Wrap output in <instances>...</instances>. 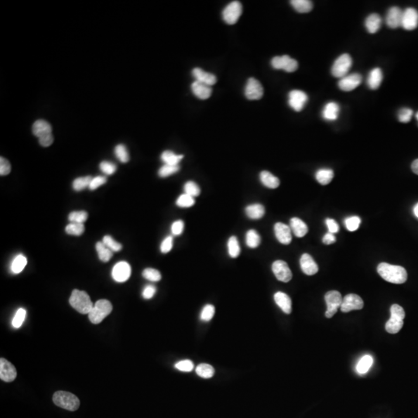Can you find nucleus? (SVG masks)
<instances>
[{
  "mask_svg": "<svg viewBox=\"0 0 418 418\" xmlns=\"http://www.w3.org/2000/svg\"><path fill=\"white\" fill-rule=\"evenodd\" d=\"M364 8L358 1H350L344 5L333 17V27L340 36L349 37L355 35L362 25Z\"/></svg>",
  "mask_w": 418,
  "mask_h": 418,
  "instance_id": "1",
  "label": "nucleus"
},
{
  "mask_svg": "<svg viewBox=\"0 0 418 418\" xmlns=\"http://www.w3.org/2000/svg\"><path fill=\"white\" fill-rule=\"evenodd\" d=\"M395 131L383 117H373L367 131V143L374 150H388L395 143Z\"/></svg>",
  "mask_w": 418,
  "mask_h": 418,
  "instance_id": "2",
  "label": "nucleus"
},
{
  "mask_svg": "<svg viewBox=\"0 0 418 418\" xmlns=\"http://www.w3.org/2000/svg\"><path fill=\"white\" fill-rule=\"evenodd\" d=\"M288 113L293 117V121L299 124H305L308 127L317 128L322 127L326 122V117L319 110H312L306 106L299 101H293L288 106Z\"/></svg>",
  "mask_w": 418,
  "mask_h": 418,
  "instance_id": "3",
  "label": "nucleus"
},
{
  "mask_svg": "<svg viewBox=\"0 0 418 418\" xmlns=\"http://www.w3.org/2000/svg\"><path fill=\"white\" fill-rule=\"evenodd\" d=\"M287 135L290 141L300 149H310L315 147L319 134L314 128L308 127L299 122H291L288 124Z\"/></svg>",
  "mask_w": 418,
  "mask_h": 418,
  "instance_id": "4",
  "label": "nucleus"
},
{
  "mask_svg": "<svg viewBox=\"0 0 418 418\" xmlns=\"http://www.w3.org/2000/svg\"><path fill=\"white\" fill-rule=\"evenodd\" d=\"M197 412V401L191 393L181 392L171 399L167 414L170 418H193Z\"/></svg>",
  "mask_w": 418,
  "mask_h": 418,
  "instance_id": "5",
  "label": "nucleus"
},
{
  "mask_svg": "<svg viewBox=\"0 0 418 418\" xmlns=\"http://www.w3.org/2000/svg\"><path fill=\"white\" fill-rule=\"evenodd\" d=\"M49 200L58 208L62 206L78 201V191L75 185L65 179H57L50 185Z\"/></svg>",
  "mask_w": 418,
  "mask_h": 418,
  "instance_id": "6",
  "label": "nucleus"
},
{
  "mask_svg": "<svg viewBox=\"0 0 418 418\" xmlns=\"http://www.w3.org/2000/svg\"><path fill=\"white\" fill-rule=\"evenodd\" d=\"M371 326L376 329L386 330L395 326L397 322L396 309L392 306H378L367 314Z\"/></svg>",
  "mask_w": 418,
  "mask_h": 418,
  "instance_id": "7",
  "label": "nucleus"
},
{
  "mask_svg": "<svg viewBox=\"0 0 418 418\" xmlns=\"http://www.w3.org/2000/svg\"><path fill=\"white\" fill-rule=\"evenodd\" d=\"M390 269L392 274L402 283L412 284L418 281L417 266L408 262L407 259L401 256H395L390 259Z\"/></svg>",
  "mask_w": 418,
  "mask_h": 418,
  "instance_id": "8",
  "label": "nucleus"
},
{
  "mask_svg": "<svg viewBox=\"0 0 418 418\" xmlns=\"http://www.w3.org/2000/svg\"><path fill=\"white\" fill-rule=\"evenodd\" d=\"M276 237V233L273 231H262L256 226L245 227L242 231V240L246 246L251 248L265 249L269 244V242Z\"/></svg>",
  "mask_w": 418,
  "mask_h": 418,
  "instance_id": "9",
  "label": "nucleus"
},
{
  "mask_svg": "<svg viewBox=\"0 0 418 418\" xmlns=\"http://www.w3.org/2000/svg\"><path fill=\"white\" fill-rule=\"evenodd\" d=\"M143 373L146 376L149 390L153 393H163L170 383V378L165 376L163 372H160L153 362H147L143 367Z\"/></svg>",
  "mask_w": 418,
  "mask_h": 418,
  "instance_id": "10",
  "label": "nucleus"
},
{
  "mask_svg": "<svg viewBox=\"0 0 418 418\" xmlns=\"http://www.w3.org/2000/svg\"><path fill=\"white\" fill-rule=\"evenodd\" d=\"M392 357L386 347L381 344H376L369 349V365L372 371L383 373L390 369Z\"/></svg>",
  "mask_w": 418,
  "mask_h": 418,
  "instance_id": "11",
  "label": "nucleus"
},
{
  "mask_svg": "<svg viewBox=\"0 0 418 418\" xmlns=\"http://www.w3.org/2000/svg\"><path fill=\"white\" fill-rule=\"evenodd\" d=\"M340 369H342V379L345 386L355 387L358 385L362 373L355 356L351 353L345 356L342 360Z\"/></svg>",
  "mask_w": 418,
  "mask_h": 418,
  "instance_id": "12",
  "label": "nucleus"
},
{
  "mask_svg": "<svg viewBox=\"0 0 418 418\" xmlns=\"http://www.w3.org/2000/svg\"><path fill=\"white\" fill-rule=\"evenodd\" d=\"M41 395L40 387L33 381L25 383L17 396V407L20 410H29L35 406Z\"/></svg>",
  "mask_w": 418,
  "mask_h": 418,
  "instance_id": "13",
  "label": "nucleus"
},
{
  "mask_svg": "<svg viewBox=\"0 0 418 418\" xmlns=\"http://www.w3.org/2000/svg\"><path fill=\"white\" fill-rule=\"evenodd\" d=\"M138 266L136 264L129 265H121L114 267L110 272V283L114 287H120L127 284L131 281H134L135 273L137 271Z\"/></svg>",
  "mask_w": 418,
  "mask_h": 418,
  "instance_id": "14",
  "label": "nucleus"
},
{
  "mask_svg": "<svg viewBox=\"0 0 418 418\" xmlns=\"http://www.w3.org/2000/svg\"><path fill=\"white\" fill-rule=\"evenodd\" d=\"M98 346L103 352L107 353H121L126 350L127 347V338L122 335H113V333H106L105 336L100 338L98 342Z\"/></svg>",
  "mask_w": 418,
  "mask_h": 418,
  "instance_id": "15",
  "label": "nucleus"
},
{
  "mask_svg": "<svg viewBox=\"0 0 418 418\" xmlns=\"http://www.w3.org/2000/svg\"><path fill=\"white\" fill-rule=\"evenodd\" d=\"M293 306V301L290 295L285 294L283 292L276 291L269 293L265 299L264 307L269 312H285Z\"/></svg>",
  "mask_w": 418,
  "mask_h": 418,
  "instance_id": "16",
  "label": "nucleus"
},
{
  "mask_svg": "<svg viewBox=\"0 0 418 418\" xmlns=\"http://www.w3.org/2000/svg\"><path fill=\"white\" fill-rule=\"evenodd\" d=\"M276 290L283 292L285 294H298L301 290V284L298 278L291 272H281L278 274L276 279Z\"/></svg>",
  "mask_w": 418,
  "mask_h": 418,
  "instance_id": "17",
  "label": "nucleus"
},
{
  "mask_svg": "<svg viewBox=\"0 0 418 418\" xmlns=\"http://www.w3.org/2000/svg\"><path fill=\"white\" fill-rule=\"evenodd\" d=\"M172 231L178 241L183 244H191L194 241V233L190 221L184 217H178L172 222Z\"/></svg>",
  "mask_w": 418,
  "mask_h": 418,
  "instance_id": "18",
  "label": "nucleus"
},
{
  "mask_svg": "<svg viewBox=\"0 0 418 418\" xmlns=\"http://www.w3.org/2000/svg\"><path fill=\"white\" fill-rule=\"evenodd\" d=\"M153 364L160 372H163L169 378H179L184 373L183 366L174 362L169 356L165 353H157L153 358Z\"/></svg>",
  "mask_w": 418,
  "mask_h": 418,
  "instance_id": "19",
  "label": "nucleus"
},
{
  "mask_svg": "<svg viewBox=\"0 0 418 418\" xmlns=\"http://www.w3.org/2000/svg\"><path fill=\"white\" fill-rule=\"evenodd\" d=\"M131 319L128 316H112L103 321V330L106 333H113V335H122L126 336V333L131 330Z\"/></svg>",
  "mask_w": 418,
  "mask_h": 418,
  "instance_id": "20",
  "label": "nucleus"
},
{
  "mask_svg": "<svg viewBox=\"0 0 418 418\" xmlns=\"http://www.w3.org/2000/svg\"><path fill=\"white\" fill-rule=\"evenodd\" d=\"M269 255V248L258 249L246 246L243 249L237 257V262L241 266H251L256 262L264 260Z\"/></svg>",
  "mask_w": 418,
  "mask_h": 418,
  "instance_id": "21",
  "label": "nucleus"
},
{
  "mask_svg": "<svg viewBox=\"0 0 418 418\" xmlns=\"http://www.w3.org/2000/svg\"><path fill=\"white\" fill-rule=\"evenodd\" d=\"M149 251L150 255L160 262H170L174 256V246L164 242H153V244L150 245Z\"/></svg>",
  "mask_w": 418,
  "mask_h": 418,
  "instance_id": "22",
  "label": "nucleus"
},
{
  "mask_svg": "<svg viewBox=\"0 0 418 418\" xmlns=\"http://www.w3.org/2000/svg\"><path fill=\"white\" fill-rule=\"evenodd\" d=\"M160 272V267L155 264H147V265L138 266L137 271L135 273L134 283L135 285L146 284L147 281L153 279L155 276H158Z\"/></svg>",
  "mask_w": 418,
  "mask_h": 418,
  "instance_id": "23",
  "label": "nucleus"
},
{
  "mask_svg": "<svg viewBox=\"0 0 418 418\" xmlns=\"http://www.w3.org/2000/svg\"><path fill=\"white\" fill-rule=\"evenodd\" d=\"M259 364H260V357L258 353L249 356L245 359L244 362L242 364L241 376L243 380H251L255 378L259 372Z\"/></svg>",
  "mask_w": 418,
  "mask_h": 418,
  "instance_id": "24",
  "label": "nucleus"
},
{
  "mask_svg": "<svg viewBox=\"0 0 418 418\" xmlns=\"http://www.w3.org/2000/svg\"><path fill=\"white\" fill-rule=\"evenodd\" d=\"M17 257V248L13 242L4 235L0 236V262L1 264H8L15 260Z\"/></svg>",
  "mask_w": 418,
  "mask_h": 418,
  "instance_id": "25",
  "label": "nucleus"
},
{
  "mask_svg": "<svg viewBox=\"0 0 418 418\" xmlns=\"http://www.w3.org/2000/svg\"><path fill=\"white\" fill-rule=\"evenodd\" d=\"M276 335L273 330H266L257 337V349L259 353H269L276 346Z\"/></svg>",
  "mask_w": 418,
  "mask_h": 418,
  "instance_id": "26",
  "label": "nucleus"
},
{
  "mask_svg": "<svg viewBox=\"0 0 418 418\" xmlns=\"http://www.w3.org/2000/svg\"><path fill=\"white\" fill-rule=\"evenodd\" d=\"M214 415L217 418H242V411L236 404L220 402L214 407Z\"/></svg>",
  "mask_w": 418,
  "mask_h": 418,
  "instance_id": "27",
  "label": "nucleus"
},
{
  "mask_svg": "<svg viewBox=\"0 0 418 418\" xmlns=\"http://www.w3.org/2000/svg\"><path fill=\"white\" fill-rule=\"evenodd\" d=\"M79 213H81V205H79L78 201L67 203V205L62 206L58 208L60 217L65 221L75 220L76 217H78Z\"/></svg>",
  "mask_w": 418,
  "mask_h": 418,
  "instance_id": "28",
  "label": "nucleus"
},
{
  "mask_svg": "<svg viewBox=\"0 0 418 418\" xmlns=\"http://www.w3.org/2000/svg\"><path fill=\"white\" fill-rule=\"evenodd\" d=\"M408 406L415 418H418V390H415L408 396Z\"/></svg>",
  "mask_w": 418,
  "mask_h": 418,
  "instance_id": "29",
  "label": "nucleus"
},
{
  "mask_svg": "<svg viewBox=\"0 0 418 418\" xmlns=\"http://www.w3.org/2000/svg\"><path fill=\"white\" fill-rule=\"evenodd\" d=\"M407 98L411 103L418 105V85H411L408 89Z\"/></svg>",
  "mask_w": 418,
  "mask_h": 418,
  "instance_id": "30",
  "label": "nucleus"
},
{
  "mask_svg": "<svg viewBox=\"0 0 418 418\" xmlns=\"http://www.w3.org/2000/svg\"><path fill=\"white\" fill-rule=\"evenodd\" d=\"M411 349H412L415 359L418 362V333L414 335L411 338Z\"/></svg>",
  "mask_w": 418,
  "mask_h": 418,
  "instance_id": "31",
  "label": "nucleus"
}]
</instances>
